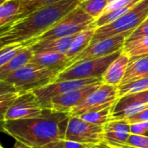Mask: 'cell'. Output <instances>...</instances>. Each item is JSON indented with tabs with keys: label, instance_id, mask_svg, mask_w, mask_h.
I'll return each instance as SVG.
<instances>
[{
	"label": "cell",
	"instance_id": "6da1fadb",
	"mask_svg": "<svg viewBox=\"0 0 148 148\" xmlns=\"http://www.w3.org/2000/svg\"><path fill=\"white\" fill-rule=\"evenodd\" d=\"M83 0H61L40 8L0 27V50L9 46L30 47L33 41L52 28Z\"/></svg>",
	"mask_w": 148,
	"mask_h": 148
},
{
	"label": "cell",
	"instance_id": "7a4b0ae2",
	"mask_svg": "<svg viewBox=\"0 0 148 148\" xmlns=\"http://www.w3.org/2000/svg\"><path fill=\"white\" fill-rule=\"evenodd\" d=\"M69 117L68 114L45 108L40 117L6 121L3 133L26 146L42 148L53 141L65 140Z\"/></svg>",
	"mask_w": 148,
	"mask_h": 148
},
{
	"label": "cell",
	"instance_id": "3957f363",
	"mask_svg": "<svg viewBox=\"0 0 148 148\" xmlns=\"http://www.w3.org/2000/svg\"><path fill=\"white\" fill-rule=\"evenodd\" d=\"M59 73V70L29 62L3 81L13 85L17 92H30L54 82Z\"/></svg>",
	"mask_w": 148,
	"mask_h": 148
},
{
	"label": "cell",
	"instance_id": "277c9868",
	"mask_svg": "<svg viewBox=\"0 0 148 148\" xmlns=\"http://www.w3.org/2000/svg\"><path fill=\"white\" fill-rule=\"evenodd\" d=\"M148 16V0H142L129 12L114 22L97 28L91 42H95L120 34H132Z\"/></svg>",
	"mask_w": 148,
	"mask_h": 148
},
{
	"label": "cell",
	"instance_id": "5b68a950",
	"mask_svg": "<svg viewBox=\"0 0 148 148\" xmlns=\"http://www.w3.org/2000/svg\"><path fill=\"white\" fill-rule=\"evenodd\" d=\"M94 22L95 19L87 15L82 9L78 6L69 14H67L63 19H61L58 23H57L52 28H51L49 30L37 37L33 41L31 45L39 42L49 41L76 35L86 29L94 28Z\"/></svg>",
	"mask_w": 148,
	"mask_h": 148
},
{
	"label": "cell",
	"instance_id": "8992f818",
	"mask_svg": "<svg viewBox=\"0 0 148 148\" xmlns=\"http://www.w3.org/2000/svg\"><path fill=\"white\" fill-rule=\"evenodd\" d=\"M121 52L122 50H120L105 57L75 63L60 72L55 82L90 78L102 79V75L107 69L108 66L120 55Z\"/></svg>",
	"mask_w": 148,
	"mask_h": 148
},
{
	"label": "cell",
	"instance_id": "52a82bcc",
	"mask_svg": "<svg viewBox=\"0 0 148 148\" xmlns=\"http://www.w3.org/2000/svg\"><path fill=\"white\" fill-rule=\"evenodd\" d=\"M65 140L83 145H99L104 143V126L95 125L79 117L70 116Z\"/></svg>",
	"mask_w": 148,
	"mask_h": 148
},
{
	"label": "cell",
	"instance_id": "ba28073f",
	"mask_svg": "<svg viewBox=\"0 0 148 148\" xmlns=\"http://www.w3.org/2000/svg\"><path fill=\"white\" fill-rule=\"evenodd\" d=\"M119 100V87L102 83L70 113V116L79 117L85 114L113 106Z\"/></svg>",
	"mask_w": 148,
	"mask_h": 148
},
{
	"label": "cell",
	"instance_id": "9c48e42d",
	"mask_svg": "<svg viewBox=\"0 0 148 148\" xmlns=\"http://www.w3.org/2000/svg\"><path fill=\"white\" fill-rule=\"evenodd\" d=\"M129 36L130 34H120L95 42H91L85 49L69 62L67 68L80 62L105 57L120 50H123L126 39Z\"/></svg>",
	"mask_w": 148,
	"mask_h": 148
},
{
	"label": "cell",
	"instance_id": "30bf717a",
	"mask_svg": "<svg viewBox=\"0 0 148 148\" xmlns=\"http://www.w3.org/2000/svg\"><path fill=\"white\" fill-rule=\"evenodd\" d=\"M44 110L32 91L21 92L9 108L5 121L40 117Z\"/></svg>",
	"mask_w": 148,
	"mask_h": 148
},
{
	"label": "cell",
	"instance_id": "8fae6325",
	"mask_svg": "<svg viewBox=\"0 0 148 148\" xmlns=\"http://www.w3.org/2000/svg\"><path fill=\"white\" fill-rule=\"evenodd\" d=\"M99 82H102L100 78H90L83 80H71L54 82L44 87L33 90L32 92L36 95L38 101L44 108H46L51 100L58 95L66 94L68 92L81 88L85 86L93 84Z\"/></svg>",
	"mask_w": 148,
	"mask_h": 148
},
{
	"label": "cell",
	"instance_id": "7c38bea8",
	"mask_svg": "<svg viewBox=\"0 0 148 148\" xmlns=\"http://www.w3.org/2000/svg\"><path fill=\"white\" fill-rule=\"evenodd\" d=\"M103 82H99L93 84L85 86L81 88L63 94L53 97L49 102L46 109H51L58 113L68 114L78 105L83 102L86 97L94 92Z\"/></svg>",
	"mask_w": 148,
	"mask_h": 148
},
{
	"label": "cell",
	"instance_id": "4fadbf2b",
	"mask_svg": "<svg viewBox=\"0 0 148 148\" xmlns=\"http://www.w3.org/2000/svg\"><path fill=\"white\" fill-rule=\"evenodd\" d=\"M130 135V124L126 121L111 120L104 125L105 144H125Z\"/></svg>",
	"mask_w": 148,
	"mask_h": 148
},
{
	"label": "cell",
	"instance_id": "5bb4252c",
	"mask_svg": "<svg viewBox=\"0 0 148 148\" xmlns=\"http://www.w3.org/2000/svg\"><path fill=\"white\" fill-rule=\"evenodd\" d=\"M129 62L130 57L122 50L120 55L108 66L103 74L102 82L104 84L119 87L125 76Z\"/></svg>",
	"mask_w": 148,
	"mask_h": 148
},
{
	"label": "cell",
	"instance_id": "9a60e30c",
	"mask_svg": "<svg viewBox=\"0 0 148 148\" xmlns=\"http://www.w3.org/2000/svg\"><path fill=\"white\" fill-rule=\"evenodd\" d=\"M69 61V58L65 54L57 52H42L34 54L31 62L62 72L67 68Z\"/></svg>",
	"mask_w": 148,
	"mask_h": 148
},
{
	"label": "cell",
	"instance_id": "2e32d148",
	"mask_svg": "<svg viewBox=\"0 0 148 148\" xmlns=\"http://www.w3.org/2000/svg\"><path fill=\"white\" fill-rule=\"evenodd\" d=\"M76 35L36 42L31 46H30V48L31 49L34 54L42 53V52H57V53L66 55Z\"/></svg>",
	"mask_w": 148,
	"mask_h": 148
},
{
	"label": "cell",
	"instance_id": "e0dca14e",
	"mask_svg": "<svg viewBox=\"0 0 148 148\" xmlns=\"http://www.w3.org/2000/svg\"><path fill=\"white\" fill-rule=\"evenodd\" d=\"M145 77H148V56L130 58L129 65L120 86L126 85Z\"/></svg>",
	"mask_w": 148,
	"mask_h": 148
},
{
	"label": "cell",
	"instance_id": "ac0fdd59",
	"mask_svg": "<svg viewBox=\"0 0 148 148\" xmlns=\"http://www.w3.org/2000/svg\"><path fill=\"white\" fill-rule=\"evenodd\" d=\"M33 55L34 53L30 47H24L14 57L0 68V80H4L10 75L31 62Z\"/></svg>",
	"mask_w": 148,
	"mask_h": 148
},
{
	"label": "cell",
	"instance_id": "d6986e66",
	"mask_svg": "<svg viewBox=\"0 0 148 148\" xmlns=\"http://www.w3.org/2000/svg\"><path fill=\"white\" fill-rule=\"evenodd\" d=\"M95 29V28H89L76 35L68 52L66 53V56L69 58L70 61L77 56L79 54H80L90 45L94 36Z\"/></svg>",
	"mask_w": 148,
	"mask_h": 148
},
{
	"label": "cell",
	"instance_id": "ffe728a7",
	"mask_svg": "<svg viewBox=\"0 0 148 148\" xmlns=\"http://www.w3.org/2000/svg\"><path fill=\"white\" fill-rule=\"evenodd\" d=\"M108 3V0H83L79 3V7L87 15L97 20L104 14Z\"/></svg>",
	"mask_w": 148,
	"mask_h": 148
},
{
	"label": "cell",
	"instance_id": "44dd1931",
	"mask_svg": "<svg viewBox=\"0 0 148 148\" xmlns=\"http://www.w3.org/2000/svg\"><path fill=\"white\" fill-rule=\"evenodd\" d=\"M59 1L61 0H20V8L17 18L25 16L40 8L56 3Z\"/></svg>",
	"mask_w": 148,
	"mask_h": 148
},
{
	"label": "cell",
	"instance_id": "7402d4cb",
	"mask_svg": "<svg viewBox=\"0 0 148 148\" xmlns=\"http://www.w3.org/2000/svg\"><path fill=\"white\" fill-rule=\"evenodd\" d=\"M20 8V0H10L0 6V27L16 19Z\"/></svg>",
	"mask_w": 148,
	"mask_h": 148
},
{
	"label": "cell",
	"instance_id": "603a6c76",
	"mask_svg": "<svg viewBox=\"0 0 148 148\" xmlns=\"http://www.w3.org/2000/svg\"><path fill=\"white\" fill-rule=\"evenodd\" d=\"M148 49V36L125 42L123 52L130 58L141 56L143 52Z\"/></svg>",
	"mask_w": 148,
	"mask_h": 148
},
{
	"label": "cell",
	"instance_id": "cb8c5ba5",
	"mask_svg": "<svg viewBox=\"0 0 148 148\" xmlns=\"http://www.w3.org/2000/svg\"><path fill=\"white\" fill-rule=\"evenodd\" d=\"M113 107V106H111V107L106 108L104 109H100L98 111L85 114L79 116V118H81L82 120H84L87 122H90V123H92L95 125L104 126L109 121H111Z\"/></svg>",
	"mask_w": 148,
	"mask_h": 148
},
{
	"label": "cell",
	"instance_id": "d4e9b609",
	"mask_svg": "<svg viewBox=\"0 0 148 148\" xmlns=\"http://www.w3.org/2000/svg\"><path fill=\"white\" fill-rule=\"evenodd\" d=\"M148 90V77H145L119 87V99L129 95H134Z\"/></svg>",
	"mask_w": 148,
	"mask_h": 148
},
{
	"label": "cell",
	"instance_id": "484cf974",
	"mask_svg": "<svg viewBox=\"0 0 148 148\" xmlns=\"http://www.w3.org/2000/svg\"><path fill=\"white\" fill-rule=\"evenodd\" d=\"M21 92L10 93L5 95L0 96V132H3V126L5 122V115L14 102L15 99Z\"/></svg>",
	"mask_w": 148,
	"mask_h": 148
},
{
	"label": "cell",
	"instance_id": "4316f807",
	"mask_svg": "<svg viewBox=\"0 0 148 148\" xmlns=\"http://www.w3.org/2000/svg\"><path fill=\"white\" fill-rule=\"evenodd\" d=\"M24 46H9L0 50V68L14 57Z\"/></svg>",
	"mask_w": 148,
	"mask_h": 148
},
{
	"label": "cell",
	"instance_id": "83f0119b",
	"mask_svg": "<svg viewBox=\"0 0 148 148\" xmlns=\"http://www.w3.org/2000/svg\"><path fill=\"white\" fill-rule=\"evenodd\" d=\"M142 0H115L110 3H108L107 7L105 10L104 13H107L110 11H113V10H117L120 9H123L125 7L127 6H133V5H136L138 4L140 2H141Z\"/></svg>",
	"mask_w": 148,
	"mask_h": 148
},
{
	"label": "cell",
	"instance_id": "f1b7e54d",
	"mask_svg": "<svg viewBox=\"0 0 148 148\" xmlns=\"http://www.w3.org/2000/svg\"><path fill=\"white\" fill-rule=\"evenodd\" d=\"M147 36H148V16L146 20H144L140 23V25L137 29H135L132 32V34H130V36L126 39V42L144 37Z\"/></svg>",
	"mask_w": 148,
	"mask_h": 148
},
{
	"label": "cell",
	"instance_id": "f546056e",
	"mask_svg": "<svg viewBox=\"0 0 148 148\" xmlns=\"http://www.w3.org/2000/svg\"><path fill=\"white\" fill-rule=\"evenodd\" d=\"M88 146L91 145H83L76 142L68 141L65 140H58L44 146L42 148H86Z\"/></svg>",
	"mask_w": 148,
	"mask_h": 148
},
{
	"label": "cell",
	"instance_id": "4dcf8cb0",
	"mask_svg": "<svg viewBox=\"0 0 148 148\" xmlns=\"http://www.w3.org/2000/svg\"><path fill=\"white\" fill-rule=\"evenodd\" d=\"M126 144L137 148H148V136L131 134Z\"/></svg>",
	"mask_w": 148,
	"mask_h": 148
},
{
	"label": "cell",
	"instance_id": "1f68e13d",
	"mask_svg": "<svg viewBox=\"0 0 148 148\" xmlns=\"http://www.w3.org/2000/svg\"><path fill=\"white\" fill-rule=\"evenodd\" d=\"M124 100L130 101V102H133V103H139V104H145L148 106V90L141 92V93H138V94H134V95H126L124 97H121Z\"/></svg>",
	"mask_w": 148,
	"mask_h": 148
},
{
	"label": "cell",
	"instance_id": "d6a6232c",
	"mask_svg": "<svg viewBox=\"0 0 148 148\" xmlns=\"http://www.w3.org/2000/svg\"><path fill=\"white\" fill-rule=\"evenodd\" d=\"M130 132L131 134L145 135L148 132V121L130 124Z\"/></svg>",
	"mask_w": 148,
	"mask_h": 148
},
{
	"label": "cell",
	"instance_id": "836d02e7",
	"mask_svg": "<svg viewBox=\"0 0 148 148\" xmlns=\"http://www.w3.org/2000/svg\"><path fill=\"white\" fill-rule=\"evenodd\" d=\"M129 124H133V123H139V122H145L148 121V108H146L140 113L127 118L126 120Z\"/></svg>",
	"mask_w": 148,
	"mask_h": 148
},
{
	"label": "cell",
	"instance_id": "e575fe53",
	"mask_svg": "<svg viewBox=\"0 0 148 148\" xmlns=\"http://www.w3.org/2000/svg\"><path fill=\"white\" fill-rule=\"evenodd\" d=\"M16 92L17 91L13 85L3 80H0V96L5 95L10 93H16Z\"/></svg>",
	"mask_w": 148,
	"mask_h": 148
},
{
	"label": "cell",
	"instance_id": "d590c367",
	"mask_svg": "<svg viewBox=\"0 0 148 148\" xmlns=\"http://www.w3.org/2000/svg\"><path fill=\"white\" fill-rule=\"evenodd\" d=\"M13 148H32V147H29V146H26V145H24V144H23V143L19 142V141H16V143H15V145H14Z\"/></svg>",
	"mask_w": 148,
	"mask_h": 148
},
{
	"label": "cell",
	"instance_id": "8d00e7d4",
	"mask_svg": "<svg viewBox=\"0 0 148 148\" xmlns=\"http://www.w3.org/2000/svg\"><path fill=\"white\" fill-rule=\"evenodd\" d=\"M86 148H107L106 146L102 143V144H99V145H91V146H88Z\"/></svg>",
	"mask_w": 148,
	"mask_h": 148
},
{
	"label": "cell",
	"instance_id": "74e56055",
	"mask_svg": "<svg viewBox=\"0 0 148 148\" xmlns=\"http://www.w3.org/2000/svg\"><path fill=\"white\" fill-rule=\"evenodd\" d=\"M5 3V1H4V0H0V6H1L3 3Z\"/></svg>",
	"mask_w": 148,
	"mask_h": 148
},
{
	"label": "cell",
	"instance_id": "f35d334b",
	"mask_svg": "<svg viewBox=\"0 0 148 148\" xmlns=\"http://www.w3.org/2000/svg\"><path fill=\"white\" fill-rule=\"evenodd\" d=\"M108 1H109V3H112V2H113V1H115V0H108Z\"/></svg>",
	"mask_w": 148,
	"mask_h": 148
},
{
	"label": "cell",
	"instance_id": "ab89813d",
	"mask_svg": "<svg viewBox=\"0 0 148 148\" xmlns=\"http://www.w3.org/2000/svg\"><path fill=\"white\" fill-rule=\"evenodd\" d=\"M0 148H3V146H2L1 144H0Z\"/></svg>",
	"mask_w": 148,
	"mask_h": 148
},
{
	"label": "cell",
	"instance_id": "60d3db41",
	"mask_svg": "<svg viewBox=\"0 0 148 148\" xmlns=\"http://www.w3.org/2000/svg\"><path fill=\"white\" fill-rule=\"evenodd\" d=\"M145 135H146V136H148V132L146 134H145Z\"/></svg>",
	"mask_w": 148,
	"mask_h": 148
},
{
	"label": "cell",
	"instance_id": "b9f144b4",
	"mask_svg": "<svg viewBox=\"0 0 148 148\" xmlns=\"http://www.w3.org/2000/svg\"><path fill=\"white\" fill-rule=\"evenodd\" d=\"M5 2H9V1H10V0H4Z\"/></svg>",
	"mask_w": 148,
	"mask_h": 148
},
{
	"label": "cell",
	"instance_id": "7bdbcfd3",
	"mask_svg": "<svg viewBox=\"0 0 148 148\" xmlns=\"http://www.w3.org/2000/svg\"><path fill=\"white\" fill-rule=\"evenodd\" d=\"M147 56H148V55H147Z\"/></svg>",
	"mask_w": 148,
	"mask_h": 148
}]
</instances>
